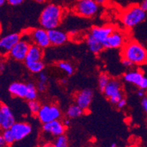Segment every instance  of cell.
<instances>
[{
    "instance_id": "6da1fadb",
    "label": "cell",
    "mask_w": 147,
    "mask_h": 147,
    "mask_svg": "<svg viewBox=\"0 0 147 147\" xmlns=\"http://www.w3.org/2000/svg\"><path fill=\"white\" fill-rule=\"evenodd\" d=\"M63 16L64 10L61 6L55 3L48 4L40 15V25L46 30L56 29L61 24Z\"/></svg>"
},
{
    "instance_id": "7a4b0ae2",
    "label": "cell",
    "mask_w": 147,
    "mask_h": 147,
    "mask_svg": "<svg viewBox=\"0 0 147 147\" xmlns=\"http://www.w3.org/2000/svg\"><path fill=\"white\" fill-rule=\"evenodd\" d=\"M121 58L130 61L133 65L141 66L147 64V49L136 40L127 42L121 48Z\"/></svg>"
},
{
    "instance_id": "3957f363",
    "label": "cell",
    "mask_w": 147,
    "mask_h": 147,
    "mask_svg": "<svg viewBox=\"0 0 147 147\" xmlns=\"http://www.w3.org/2000/svg\"><path fill=\"white\" fill-rule=\"evenodd\" d=\"M147 18V13L140 5H133L128 7L121 15V21L127 29H133L141 24Z\"/></svg>"
},
{
    "instance_id": "277c9868",
    "label": "cell",
    "mask_w": 147,
    "mask_h": 147,
    "mask_svg": "<svg viewBox=\"0 0 147 147\" xmlns=\"http://www.w3.org/2000/svg\"><path fill=\"white\" fill-rule=\"evenodd\" d=\"M73 11L83 18H92L98 13L99 5L95 0H78Z\"/></svg>"
},
{
    "instance_id": "5b68a950",
    "label": "cell",
    "mask_w": 147,
    "mask_h": 147,
    "mask_svg": "<svg viewBox=\"0 0 147 147\" xmlns=\"http://www.w3.org/2000/svg\"><path fill=\"white\" fill-rule=\"evenodd\" d=\"M62 113L59 107L57 104H44L41 106L37 117L42 124L51 122L55 120H59Z\"/></svg>"
},
{
    "instance_id": "8992f818",
    "label": "cell",
    "mask_w": 147,
    "mask_h": 147,
    "mask_svg": "<svg viewBox=\"0 0 147 147\" xmlns=\"http://www.w3.org/2000/svg\"><path fill=\"white\" fill-rule=\"evenodd\" d=\"M102 92L111 103L115 105H117L120 100L124 98L122 84L121 81L117 78H111L110 81Z\"/></svg>"
},
{
    "instance_id": "52a82bcc",
    "label": "cell",
    "mask_w": 147,
    "mask_h": 147,
    "mask_svg": "<svg viewBox=\"0 0 147 147\" xmlns=\"http://www.w3.org/2000/svg\"><path fill=\"white\" fill-rule=\"evenodd\" d=\"M31 45L32 42L29 40L27 33H25V35L21 34V40L13 48L9 53V57L16 61H25Z\"/></svg>"
},
{
    "instance_id": "ba28073f",
    "label": "cell",
    "mask_w": 147,
    "mask_h": 147,
    "mask_svg": "<svg viewBox=\"0 0 147 147\" xmlns=\"http://www.w3.org/2000/svg\"><path fill=\"white\" fill-rule=\"evenodd\" d=\"M123 80L129 84L134 85L140 89L147 90V76H144L141 69H130L123 75Z\"/></svg>"
},
{
    "instance_id": "9c48e42d",
    "label": "cell",
    "mask_w": 147,
    "mask_h": 147,
    "mask_svg": "<svg viewBox=\"0 0 147 147\" xmlns=\"http://www.w3.org/2000/svg\"><path fill=\"white\" fill-rule=\"evenodd\" d=\"M32 44L37 45L42 49L49 47L51 45L48 30L43 28H35L31 29L27 32Z\"/></svg>"
},
{
    "instance_id": "30bf717a",
    "label": "cell",
    "mask_w": 147,
    "mask_h": 147,
    "mask_svg": "<svg viewBox=\"0 0 147 147\" xmlns=\"http://www.w3.org/2000/svg\"><path fill=\"white\" fill-rule=\"evenodd\" d=\"M21 34L19 33H10L0 38V55H9L17 42L21 40Z\"/></svg>"
},
{
    "instance_id": "8fae6325",
    "label": "cell",
    "mask_w": 147,
    "mask_h": 147,
    "mask_svg": "<svg viewBox=\"0 0 147 147\" xmlns=\"http://www.w3.org/2000/svg\"><path fill=\"white\" fill-rule=\"evenodd\" d=\"M126 37L121 32L115 30L102 43L104 49H121L126 43Z\"/></svg>"
},
{
    "instance_id": "7c38bea8",
    "label": "cell",
    "mask_w": 147,
    "mask_h": 147,
    "mask_svg": "<svg viewBox=\"0 0 147 147\" xmlns=\"http://www.w3.org/2000/svg\"><path fill=\"white\" fill-rule=\"evenodd\" d=\"M15 122V117L10 107L0 104V129L2 130L10 129Z\"/></svg>"
},
{
    "instance_id": "4fadbf2b",
    "label": "cell",
    "mask_w": 147,
    "mask_h": 147,
    "mask_svg": "<svg viewBox=\"0 0 147 147\" xmlns=\"http://www.w3.org/2000/svg\"><path fill=\"white\" fill-rule=\"evenodd\" d=\"M94 97V92L91 89H84L75 94L76 104L81 107L85 111L88 110Z\"/></svg>"
},
{
    "instance_id": "5bb4252c",
    "label": "cell",
    "mask_w": 147,
    "mask_h": 147,
    "mask_svg": "<svg viewBox=\"0 0 147 147\" xmlns=\"http://www.w3.org/2000/svg\"><path fill=\"white\" fill-rule=\"evenodd\" d=\"M116 29L111 25H104V26H93L89 31V34L97 40L99 42L103 43L105 40L108 38Z\"/></svg>"
},
{
    "instance_id": "9a60e30c",
    "label": "cell",
    "mask_w": 147,
    "mask_h": 147,
    "mask_svg": "<svg viewBox=\"0 0 147 147\" xmlns=\"http://www.w3.org/2000/svg\"><path fill=\"white\" fill-rule=\"evenodd\" d=\"M16 141H19L27 137L32 131V127L29 123L24 121H18L13 124L10 128Z\"/></svg>"
},
{
    "instance_id": "2e32d148",
    "label": "cell",
    "mask_w": 147,
    "mask_h": 147,
    "mask_svg": "<svg viewBox=\"0 0 147 147\" xmlns=\"http://www.w3.org/2000/svg\"><path fill=\"white\" fill-rule=\"evenodd\" d=\"M42 129L43 133L54 137H58L65 134L67 127L65 126L63 122L59 119L42 124Z\"/></svg>"
},
{
    "instance_id": "e0dca14e",
    "label": "cell",
    "mask_w": 147,
    "mask_h": 147,
    "mask_svg": "<svg viewBox=\"0 0 147 147\" xmlns=\"http://www.w3.org/2000/svg\"><path fill=\"white\" fill-rule=\"evenodd\" d=\"M51 45L53 46H61L66 43L69 40V36L65 31L58 28L48 30Z\"/></svg>"
},
{
    "instance_id": "ac0fdd59",
    "label": "cell",
    "mask_w": 147,
    "mask_h": 147,
    "mask_svg": "<svg viewBox=\"0 0 147 147\" xmlns=\"http://www.w3.org/2000/svg\"><path fill=\"white\" fill-rule=\"evenodd\" d=\"M8 89L13 97L25 99L27 94V84L23 82H14L10 84Z\"/></svg>"
},
{
    "instance_id": "d6986e66",
    "label": "cell",
    "mask_w": 147,
    "mask_h": 147,
    "mask_svg": "<svg viewBox=\"0 0 147 147\" xmlns=\"http://www.w3.org/2000/svg\"><path fill=\"white\" fill-rule=\"evenodd\" d=\"M44 56L43 49L37 45L32 44L28 51L27 56L24 61H42Z\"/></svg>"
},
{
    "instance_id": "ffe728a7",
    "label": "cell",
    "mask_w": 147,
    "mask_h": 147,
    "mask_svg": "<svg viewBox=\"0 0 147 147\" xmlns=\"http://www.w3.org/2000/svg\"><path fill=\"white\" fill-rule=\"evenodd\" d=\"M86 42L87 44L89 50L94 54H99L103 51L104 47L102 42H99L95 40L94 37H92L90 34H88L86 38Z\"/></svg>"
},
{
    "instance_id": "44dd1931",
    "label": "cell",
    "mask_w": 147,
    "mask_h": 147,
    "mask_svg": "<svg viewBox=\"0 0 147 147\" xmlns=\"http://www.w3.org/2000/svg\"><path fill=\"white\" fill-rule=\"evenodd\" d=\"M85 113V111L78 106L77 104H72L67 108L66 116L68 119H77L82 117Z\"/></svg>"
},
{
    "instance_id": "7402d4cb",
    "label": "cell",
    "mask_w": 147,
    "mask_h": 147,
    "mask_svg": "<svg viewBox=\"0 0 147 147\" xmlns=\"http://www.w3.org/2000/svg\"><path fill=\"white\" fill-rule=\"evenodd\" d=\"M25 65L28 70L33 74H39L45 69V64L42 61H25Z\"/></svg>"
},
{
    "instance_id": "603a6c76",
    "label": "cell",
    "mask_w": 147,
    "mask_h": 147,
    "mask_svg": "<svg viewBox=\"0 0 147 147\" xmlns=\"http://www.w3.org/2000/svg\"><path fill=\"white\" fill-rule=\"evenodd\" d=\"M57 65L58 69H59L60 70H61L62 72L66 73L67 76H72V75L74 73V67H73V65H72L70 62H69V61H60L57 63Z\"/></svg>"
},
{
    "instance_id": "cb8c5ba5",
    "label": "cell",
    "mask_w": 147,
    "mask_h": 147,
    "mask_svg": "<svg viewBox=\"0 0 147 147\" xmlns=\"http://www.w3.org/2000/svg\"><path fill=\"white\" fill-rule=\"evenodd\" d=\"M27 86V94H26L25 99L28 101L37 100V96H38V92H39L37 89V86L33 83H28Z\"/></svg>"
},
{
    "instance_id": "d4e9b609",
    "label": "cell",
    "mask_w": 147,
    "mask_h": 147,
    "mask_svg": "<svg viewBox=\"0 0 147 147\" xmlns=\"http://www.w3.org/2000/svg\"><path fill=\"white\" fill-rule=\"evenodd\" d=\"M111 78L107 73H100L98 76V88L101 92H103L105 86L108 85V84L110 81Z\"/></svg>"
},
{
    "instance_id": "484cf974",
    "label": "cell",
    "mask_w": 147,
    "mask_h": 147,
    "mask_svg": "<svg viewBox=\"0 0 147 147\" xmlns=\"http://www.w3.org/2000/svg\"><path fill=\"white\" fill-rule=\"evenodd\" d=\"M54 147H68L69 146V141L68 138L65 134L56 137L53 141Z\"/></svg>"
},
{
    "instance_id": "4316f807",
    "label": "cell",
    "mask_w": 147,
    "mask_h": 147,
    "mask_svg": "<svg viewBox=\"0 0 147 147\" xmlns=\"http://www.w3.org/2000/svg\"><path fill=\"white\" fill-rule=\"evenodd\" d=\"M41 106L39 101H37V100H31V101H28V108L30 111V113L33 115H37V113L39 112Z\"/></svg>"
},
{
    "instance_id": "83f0119b",
    "label": "cell",
    "mask_w": 147,
    "mask_h": 147,
    "mask_svg": "<svg viewBox=\"0 0 147 147\" xmlns=\"http://www.w3.org/2000/svg\"><path fill=\"white\" fill-rule=\"evenodd\" d=\"M2 135H3V137L5 138V141H6L7 146H11L13 143L16 141L15 140L14 136H13L12 131L10 130V129H5V130L2 131Z\"/></svg>"
},
{
    "instance_id": "f1b7e54d",
    "label": "cell",
    "mask_w": 147,
    "mask_h": 147,
    "mask_svg": "<svg viewBox=\"0 0 147 147\" xmlns=\"http://www.w3.org/2000/svg\"><path fill=\"white\" fill-rule=\"evenodd\" d=\"M48 80H49V77L48 75L45 73V72H42V73L38 74V78H37V81L38 82H42L47 84Z\"/></svg>"
},
{
    "instance_id": "f546056e",
    "label": "cell",
    "mask_w": 147,
    "mask_h": 147,
    "mask_svg": "<svg viewBox=\"0 0 147 147\" xmlns=\"http://www.w3.org/2000/svg\"><path fill=\"white\" fill-rule=\"evenodd\" d=\"M36 86H37V89L38 92H41V93H43V92H46V90H47V84L37 81Z\"/></svg>"
},
{
    "instance_id": "4dcf8cb0",
    "label": "cell",
    "mask_w": 147,
    "mask_h": 147,
    "mask_svg": "<svg viewBox=\"0 0 147 147\" xmlns=\"http://www.w3.org/2000/svg\"><path fill=\"white\" fill-rule=\"evenodd\" d=\"M121 63L123 66L125 67H127V68H130V67H132L134 66V65H133V63H132L130 61H129V60L127 59H125V58H121Z\"/></svg>"
},
{
    "instance_id": "1f68e13d",
    "label": "cell",
    "mask_w": 147,
    "mask_h": 147,
    "mask_svg": "<svg viewBox=\"0 0 147 147\" xmlns=\"http://www.w3.org/2000/svg\"><path fill=\"white\" fill-rule=\"evenodd\" d=\"M25 0H6V2L10 5L13 6H18V5H21Z\"/></svg>"
},
{
    "instance_id": "d6a6232c",
    "label": "cell",
    "mask_w": 147,
    "mask_h": 147,
    "mask_svg": "<svg viewBox=\"0 0 147 147\" xmlns=\"http://www.w3.org/2000/svg\"><path fill=\"white\" fill-rule=\"evenodd\" d=\"M127 105V100L124 97V98L121 99L119 102L117 103V107L119 108V109H122V108H125Z\"/></svg>"
},
{
    "instance_id": "836d02e7",
    "label": "cell",
    "mask_w": 147,
    "mask_h": 147,
    "mask_svg": "<svg viewBox=\"0 0 147 147\" xmlns=\"http://www.w3.org/2000/svg\"><path fill=\"white\" fill-rule=\"evenodd\" d=\"M141 107H142L143 110L144 111L147 115V97H144L141 98Z\"/></svg>"
},
{
    "instance_id": "e575fe53",
    "label": "cell",
    "mask_w": 147,
    "mask_h": 147,
    "mask_svg": "<svg viewBox=\"0 0 147 147\" xmlns=\"http://www.w3.org/2000/svg\"><path fill=\"white\" fill-rule=\"evenodd\" d=\"M7 144L6 141H5V138L3 137L2 133H0V147H7Z\"/></svg>"
},
{
    "instance_id": "d590c367",
    "label": "cell",
    "mask_w": 147,
    "mask_h": 147,
    "mask_svg": "<svg viewBox=\"0 0 147 147\" xmlns=\"http://www.w3.org/2000/svg\"><path fill=\"white\" fill-rule=\"evenodd\" d=\"M139 5L142 8V10H144V11H146L147 13V0H142L141 4Z\"/></svg>"
},
{
    "instance_id": "8d00e7d4",
    "label": "cell",
    "mask_w": 147,
    "mask_h": 147,
    "mask_svg": "<svg viewBox=\"0 0 147 147\" xmlns=\"http://www.w3.org/2000/svg\"><path fill=\"white\" fill-rule=\"evenodd\" d=\"M137 94H138V96L139 97H141V98L146 97V96H145V90H143V89H139V90L138 91Z\"/></svg>"
},
{
    "instance_id": "74e56055",
    "label": "cell",
    "mask_w": 147,
    "mask_h": 147,
    "mask_svg": "<svg viewBox=\"0 0 147 147\" xmlns=\"http://www.w3.org/2000/svg\"><path fill=\"white\" fill-rule=\"evenodd\" d=\"M41 147H54V145H53V143L45 142L41 146Z\"/></svg>"
},
{
    "instance_id": "f35d334b",
    "label": "cell",
    "mask_w": 147,
    "mask_h": 147,
    "mask_svg": "<svg viewBox=\"0 0 147 147\" xmlns=\"http://www.w3.org/2000/svg\"><path fill=\"white\" fill-rule=\"evenodd\" d=\"M62 122H63V124L65 125V126L66 127H68L70 125V120H69V119H65L64 121H62Z\"/></svg>"
},
{
    "instance_id": "ab89813d",
    "label": "cell",
    "mask_w": 147,
    "mask_h": 147,
    "mask_svg": "<svg viewBox=\"0 0 147 147\" xmlns=\"http://www.w3.org/2000/svg\"><path fill=\"white\" fill-rule=\"evenodd\" d=\"M95 1L97 2V3L100 5H104V4H105L107 2H108V0H95Z\"/></svg>"
},
{
    "instance_id": "60d3db41",
    "label": "cell",
    "mask_w": 147,
    "mask_h": 147,
    "mask_svg": "<svg viewBox=\"0 0 147 147\" xmlns=\"http://www.w3.org/2000/svg\"><path fill=\"white\" fill-rule=\"evenodd\" d=\"M34 2H37V3L39 4H42V3H45L46 2H48L49 0H34Z\"/></svg>"
},
{
    "instance_id": "b9f144b4",
    "label": "cell",
    "mask_w": 147,
    "mask_h": 147,
    "mask_svg": "<svg viewBox=\"0 0 147 147\" xmlns=\"http://www.w3.org/2000/svg\"><path fill=\"white\" fill-rule=\"evenodd\" d=\"M61 84H67V80L66 79V78H62L61 81Z\"/></svg>"
},
{
    "instance_id": "7bdbcfd3",
    "label": "cell",
    "mask_w": 147,
    "mask_h": 147,
    "mask_svg": "<svg viewBox=\"0 0 147 147\" xmlns=\"http://www.w3.org/2000/svg\"><path fill=\"white\" fill-rule=\"evenodd\" d=\"M5 2H6V0H0V7H2Z\"/></svg>"
},
{
    "instance_id": "ee69618b",
    "label": "cell",
    "mask_w": 147,
    "mask_h": 147,
    "mask_svg": "<svg viewBox=\"0 0 147 147\" xmlns=\"http://www.w3.org/2000/svg\"><path fill=\"white\" fill-rule=\"evenodd\" d=\"M111 147H117V144H116V143H113V144H111Z\"/></svg>"
},
{
    "instance_id": "f6af8a7d",
    "label": "cell",
    "mask_w": 147,
    "mask_h": 147,
    "mask_svg": "<svg viewBox=\"0 0 147 147\" xmlns=\"http://www.w3.org/2000/svg\"><path fill=\"white\" fill-rule=\"evenodd\" d=\"M1 32H2V28H1V26H0V34H1Z\"/></svg>"
},
{
    "instance_id": "bcb514c9",
    "label": "cell",
    "mask_w": 147,
    "mask_h": 147,
    "mask_svg": "<svg viewBox=\"0 0 147 147\" xmlns=\"http://www.w3.org/2000/svg\"><path fill=\"white\" fill-rule=\"evenodd\" d=\"M146 126H147V119H146Z\"/></svg>"
}]
</instances>
